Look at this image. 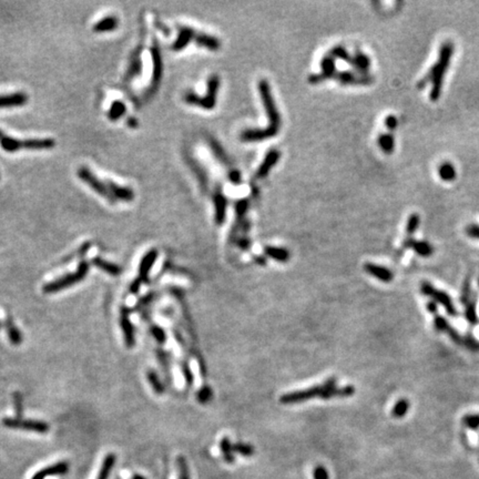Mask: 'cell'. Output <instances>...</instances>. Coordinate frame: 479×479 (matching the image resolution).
<instances>
[{
  "mask_svg": "<svg viewBox=\"0 0 479 479\" xmlns=\"http://www.w3.org/2000/svg\"><path fill=\"white\" fill-rule=\"evenodd\" d=\"M454 50H455V46L453 42L451 41L443 42L441 49H439L437 62H436V64L429 69L428 73H427L426 76L418 82L417 87L419 89H423L427 84H429L430 82L431 90L429 97L431 101H437L439 99V97H441L444 76H445L447 69H448L449 67L450 59L454 54Z\"/></svg>",
  "mask_w": 479,
  "mask_h": 479,
  "instance_id": "6da1fadb",
  "label": "cell"
},
{
  "mask_svg": "<svg viewBox=\"0 0 479 479\" xmlns=\"http://www.w3.org/2000/svg\"><path fill=\"white\" fill-rule=\"evenodd\" d=\"M56 141L50 138L45 139H16L13 137L5 135V132L0 130V147L3 151L8 153H15L21 149L28 150H47V149L54 148Z\"/></svg>",
  "mask_w": 479,
  "mask_h": 479,
  "instance_id": "7a4b0ae2",
  "label": "cell"
},
{
  "mask_svg": "<svg viewBox=\"0 0 479 479\" xmlns=\"http://www.w3.org/2000/svg\"><path fill=\"white\" fill-rule=\"evenodd\" d=\"M335 386H336V379L329 378L322 385H316V386L306 388V390L303 391L291 392L288 393V394L282 395L280 402L282 404H285V405H289V404L303 403L306 402V400H309L315 397H321L324 399L326 392Z\"/></svg>",
  "mask_w": 479,
  "mask_h": 479,
  "instance_id": "3957f363",
  "label": "cell"
},
{
  "mask_svg": "<svg viewBox=\"0 0 479 479\" xmlns=\"http://www.w3.org/2000/svg\"><path fill=\"white\" fill-rule=\"evenodd\" d=\"M220 88V78L217 74H212L207 80V91L204 97H199L196 93L192 91H188L183 96V100L188 104L198 105L205 110H211L215 107L217 103V96Z\"/></svg>",
  "mask_w": 479,
  "mask_h": 479,
  "instance_id": "277c9868",
  "label": "cell"
},
{
  "mask_svg": "<svg viewBox=\"0 0 479 479\" xmlns=\"http://www.w3.org/2000/svg\"><path fill=\"white\" fill-rule=\"evenodd\" d=\"M258 92H260L263 107H264L266 115H268L269 128L278 132L281 127L280 112H278L275 101L273 99L269 82L265 79L258 82Z\"/></svg>",
  "mask_w": 479,
  "mask_h": 479,
  "instance_id": "5b68a950",
  "label": "cell"
},
{
  "mask_svg": "<svg viewBox=\"0 0 479 479\" xmlns=\"http://www.w3.org/2000/svg\"><path fill=\"white\" fill-rule=\"evenodd\" d=\"M88 271H89L88 262L81 261L76 272L69 273L65 276L57 278L56 281L50 282V283L46 284L42 290H44V292L46 294H52V293H57L61 290L68 289L70 286H73L74 284H77L78 282L84 280L86 275H87Z\"/></svg>",
  "mask_w": 479,
  "mask_h": 479,
  "instance_id": "8992f818",
  "label": "cell"
},
{
  "mask_svg": "<svg viewBox=\"0 0 479 479\" xmlns=\"http://www.w3.org/2000/svg\"><path fill=\"white\" fill-rule=\"evenodd\" d=\"M77 175L82 182L87 184L90 189H92L96 193L100 194L102 198L108 200L111 204L117 203V200L113 198V195L111 193H110L107 184H105V181H101V180L98 178V176L93 173L89 168L80 167L77 171Z\"/></svg>",
  "mask_w": 479,
  "mask_h": 479,
  "instance_id": "52a82bcc",
  "label": "cell"
},
{
  "mask_svg": "<svg viewBox=\"0 0 479 479\" xmlns=\"http://www.w3.org/2000/svg\"><path fill=\"white\" fill-rule=\"evenodd\" d=\"M3 426L11 429H21L34 431V433L45 434L49 430V425L41 421H31V419L22 418H9L6 417L2 419Z\"/></svg>",
  "mask_w": 479,
  "mask_h": 479,
  "instance_id": "ba28073f",
  "label": "cell"
},
{
  "mask_svg": "<svg viewBox=\"0 0 479 479\" xmlns=\"http://www.w3.org/2000/svg\"><path fill=\"white\" fill-rule=\"evenodd\" d=\"M421 289H422V292H423L424 295H427V296H429L430 298H433V300L435 301V303H439L441 305H443L444 308H446V311H447V313L449 314V315H451V316L457 315V311H456V308H455L453 302H451L450 297L447 295L445 292L435 289L433 285H430L429 283H426V282H424V283L422 284Z\"/></svg>",
  "mask_w": 479,
  "mask_h": 479,
  "instance_id": "9c48e42d",
  "label": "cell"
},
{
  "mask_svg": "<svg viewBox=\"0 0 479 479\" xmlns=\"http://www.w3.org/2000/svg\"><path fill=\"white\" fill-rule=\"evenodd\" d=\"M321 68L322 72L319 74H313L308 78V81L311 84H319V82L323 81L325 79H328V78L335 77L336 74V67H335V60L331 54H327V56L323 57V59L321 60Z\"/></svg>",
  "mask_w": 479,
  "mask_h": 479,
  "instance_id": "30bf717a",
  "label": "cell"
},
{
  "mask_svg": "<svg viewBox=\"0 0 479 479\" xmlns=\"http://www.w3.org/2000/svg\"><path fill=\"white\" fill-rule=\"evenodd\" d=\"M335 79L340 81L342 85H371L374 81V77L368 76V74H357L352 71H340L336 72Z\"/></svg>",
  "mask_w": 479,
  "mask_h": 479,
  "instance_id": "8fae6325",
  "label": "cell"
},
{
  "mask_svg": "<svg viewBox=\"0 0 479 479\" xmlns=\"http://www.w3.org/2000/svg\"><path fill=\"white\" fill-rule=\"evenodd\" d=\"M151 56H152V61H153V73H152V81H151L150 91L153 92V91H155L156 88H158V86L161 81V77H162V71H163L162 57H161L159 47L156 45L152 47Z\"/></svg>",
  "mask_w": 479,
  "mask_h": 479,
  "instance_id": "7c38bea8",
  "label": "cell"
},
{
  "mask_svg": "<svg viewBox=\"0 0 479 479\" xmlns=\"http://www.w3.org/2000/svg\"><path fill=\"white\" fill-rule=\"evenodd\" d=\"M120 326L122 329L125 345L129 348H132L136 344V335H135V326L129 319V312L125 308H121L120 314Z\"/></svg>",
  "mask_w": 479,
  "mask_h": 479,
  "instance_id": "4fadbf2b",
  "label": "cell"
},
{
  "mask_svg": "<svg viewBox=\"0 0 479 479\" xmlns=\"http://www.w3.org/2000/svg\"><path fill=\"white\" fill-rule=\"evenodd\" d=\"M27 102H28V96L21 91L7 93V95H0V109L22 107Z\"/></svg>",
  "mask_w": 479,
  "mask_h": 479,
  "instance_id": "5bb4252c",
  "label": "cell"
},
{
  "mask_svg": "<svg viewBox=\"0 0 479 479\" xmlns=\"http://www.w3.org/2000/svg\"><path fill=\"white\" fill-rule=\"evenodd\" d=\"M280 158H281V152L280 151L276 150V149H272V150H270L268 152V154L265 155V158H264V160H263V162L261 163V166L258 167V169H257V174H255L257 179L265 178V176L270 173V171L272 170V168L274 166H276Z\"/></svg>",
  "mask_w": 479,
  "mask_h": 479,
  "instance_id": "9a60e30c",
  "label": "cell"
},
{
  "mask_svg": "<svg viewBox=\"0 0 479 479\" xmlns=\"http://www.w3.org/2000/svg\"><path fill=\"white\" fill-rule=\"evenodd\" d=\"M213 202H214V209H215V214L214 219L215 222H217L218 225H222L225 221L226 218V207H227V201L226 198L223 194L222 190L218 189L213 193Z\"/></svg>",
  "mask_w": 479,
  "mask_h": 479,
  "instance_id": "2e32d148",
  "label": "cell"
},
{
  "mask_svg": "<svg viewBox=\"0 0 479 479\" xmlns=\"http://www.w3.org/2000/svg\"><path fill=\"white\" fill-rule=\"evenodd\" d=\"M158 258V251L152 249L144 254V257H142V260L140 262L139 266V280L144 283V282L148 281V276L150 271L152 270L153 265Z\"/></svg>",
  "mask_w": 479,
  "mask_h": 479,
  "instance_id": "e0dca14e",
  "label": "cell"
},
{
  "mask_svg": "<svg viewBox=\"0 0 479 479\" xmlns=\"http://www.w3.org/2000/svg\"><path fill=\"white\" fill-rule=\"evenodd\" d=\"M105 184H107L110 193L113 195V198H115L117 201L131 202L132 200L135 199V192H133L130 188L121 187L118 183L111 181V180H107Z\"/></svg>",
  "mask_w": 479,
  "mask_h": 479,
  "instance_id": "ac0fdd59",
  "label": "cell"
},
{
  "mask_svg": "<svg viewBox=\"0 0 479 479\" xmlns=\"http://www.w3.org/2000/svg\"><path fill=\"white\" fill-rule=\"evenodd\" d=\"M404 249H411L414 250L415 253H417L421 257H430L434 253V247L431 246L428 242L426 241H417L414 239H407L403 243Z\"/></svg>",
  "mask_w": 479,
  "mask_h": 479,
  "instance_id": "d6986e66",
  "label": "cell"
},
{
  "mask_svg": "<svg viewBox=\"0 0 479 479\" xmlns=\"http://www.w3.org/2000/svg\"><path fill=\"white\" fill-rule=\"evenodd\" d=\"M364 270L370 274V275L374 276L377 280L385 282V283H388V282L393 281L394 278V274L391 270H388L385 266H380L377 264H373V263H366L364 265Z\"/></svg>",
  "mask_w": 479,
  "mask_h": 479,
  "instance_id": "ffe728a7",
  "label": "cell"
},
{
  "mask_svg": "<svg viewBox=\"0 0 479 479\" xmlns=\"http://www.w3.org/2000/svg\"><path fill=\"white\" fill-rule=\"evenodd\" d=\"M69 469V464L67 462H59L57 464L46 467V468L39 470L33 476L31 479H46L49 476H58V475H64Z\"/></svg>",
  "mask_w": 479,
  "mask_h": 479,
  "instance_id": "44dd1931",
  "label": "cell"
},
{
  "mask_svg": "<svg viewBox=\"0 0 479 479\" xmlns=\"http://www.w3.org/2000/svg\"><path fill=\"white\" fill-rule=\"evenodd\" d=\"M196 31L190 27H182L179 30V36L172 45V49L174 51H181L186 47L189 46L191 41L194 40Z\"/></svg>",
  "mask_w": 479,
  "mask_h": 479,
  "instance_id": "7402d4cb",
  "label": "cell"
},
{
  "mask_svg": "<svg viewBox=\"0 0 479 479\" xmlns=\"http://www.w3.org/2000/svg\"><path fill=\"white\" fill-rule=\"evenodd\" d=\"M194 41L196 42V45L198 46L211 51H217L220 49V47H221V44H220L218 38L210 36V34H206L196 33L194 37Z\"/></svg>",
  "mask_w": 479,
  "mask_h": 479,
  "instance_id": "603a6c76",
  "label": "cell"
},
{
  "mask_svg": "<svg viewBox=\"0 0 479 479\" xmlns=\"http://www.w3.org/2000/svg\"><path fill=\"white\" fill-rule=\"evenodd\" d=\"M118 25H119V20L115 16H108V17L102 18L101 20L96 22L92 27V30L95 33L102 34V33H110V31H113L118 28Z\"/></svg>",
  "mask_w": 479,
  "mask_h": 479,
  "instance_id": "cb8c5ba5",
  "label": "cell"
},
{
  "mask_svg": "<svg viewBox=\"0 0 479 479\" xmlns=\"http://www.w3.org/2000/svg\"><path fill=\"white\" fill-rule=\"evenodd\" d=\"M92 264L95 265L96 268L102 270L103 272L108 273L112 276L120 275V273L122 272V269H121L119 265H117V264H115V263H111L109 261H105L100 257H93L92 258Z\"/></svg>",
  "mask_w": 479,
  "mask_h": 479,
  "instance_id": "d4e9b609",
  "label": "cell"
},
{
  "mask_svg": "<svg viewBox=\"0 0 479 479\" xmlns=\"http://www.w3.org/2000/svg\"><path fill=\"white\" fill-rule=\"evenodd\" d=\"M349 65L354 67L360 74H367V71L371 68V60L365 53L357 52L354 57H352V61Z\"/></svg>",
  "mask_w": 479,
  "mask_h": 479,
  "instance_id": "484cf974",
  "label": "cell"
},
{
  "mask_svg": "<svg viewBox=\"0 0 479 479\" xmlns=\"http://www.w3.org/2000/svg\"><path fill=\"white\" fill-rule=\"evenodd\" d=\"M264 253L268 257L281 263H286L290 260L291 257V254L288 250L283 249V247H276V246H266L264 249Z\"/></svg>",
  "mask_w": 479,
  "mask_h": 479,
  "instance_id": "4316f807",
  "label": "cell"
},
{
  "mask_svg": "<svg viewBox=\"0 0 479 479\" xmlns=\"http://www.w3.org/2000/svg\"><path fill=\"white\" fill-rule=\"evenodd\" d=\"M378 147L386 154H392L395 149V138L392 133H382L377 140Z\"/></svg>",
  "mask_w": 479,
  "mask_h": 479,
  "instance_id": "83f0119b",
  "label": "cell"
},
{
  "mask_svg": "<svg viewBox=\"0 0 479 479\" xmlns=\"http://www.w3.org/2000/svg\"><path fill=\"white\" fill-rule=\"evenodd\" d=\"M438 174L439 178H441L443 181L445 182L454 181V180L456 179V169H455L454 164H451L449 162H445L439 166Z\"/></svg>",
  "mask_w": 479,
  "mask_h": 479,
  "instance_id": "f1b7e54d",
  "label": "cell"
},
{
  "mask_svg": "<svg viewBox=\"0 0 479 479\" xmlns=\"http://www.w3.org/2000/svg\"><path fill=\"white\" fill-rule=\"evenodd\" d=\"M6 331L9 336V340L14 345H19L22 342V335L17 326L14 324L11 317H7L6 320Z\"/></svg>",
  "mask_w": 479,
  "mask_h": 479,
  "instance_id": "f546056e",
  "label": "cell"
},
{
  "mask_svg": "<svg viewBox=\"0 0 479 479\" xmlns=\"http://www.w3.org/2000/svg\"><path fill=\"white\" fill-rule=\"evenodd\" d=\"M116 464V456L113 454H109L105 456L103 462H102L101 468L99 475H98L97 479H108L110 474H111V470L113 468V466Z\"/></svg>",
  "mask_w": 479,
  "mask_h": 479,
  "instance_id": "4dcf8cb0",
  "label": "cell"
},
{
  "mask_svg": "<svg viewBox=\"0 0 479 479\" xmlns=\"http://www.w3.org/2000/svg\"><path fill=\"white\" fill-rule=\"evenodd\" d=\"M125 112H127V107H125V104L122 101L116 100L112 102L111 107L109 109L108 118L111 121H118Z\"/></svg>",
  "mask_w": 479,
  "mask_h": 479,
  "instance_id": "1f68e13d",
  "label": "cell"
},
{
  "mask_svg": "<svg viewBox=\"0 0 479 479\" xmlns=\"http://www.w3.org/2000/svg\"><path fill=\"white\" fill-rule=\"evenodd\" d=\"M220 449H221L223 458H224V461L227 464H233L235 459L233 456V445L229 438L224 437L221 439V442H220Z\"/></svg>",
  "mask_w": 479,
  "mask_h": 479,
  "instance_id": "d6a6232c",
  "label": "cell"
},
{
  "mask_svg": "<svg viewBox=\"0 0 479 479\" xmlns=\"http://www.w3.org/2000/svg\"><path fill=\"white\" fill-rule=\"evenodd\" d=\"M408 410H410V402L405 398H402L393 407L392 415L396 418H402L407 414Z\"/></svg>",
  "mask_w": 479,
  "mask_h": 479,
  "instance_id": "836d02e7",
  "label": "cell"
},
{
  "mask_svg": "<svg viewBox=\"0 0 479 479\" xmlns=\"http://www.w3.org/2000/svg\"><path fill=\"white\" fill-rule=\"evenodd\" d=\"M148 380H149V383H150L151 385V387L153 388V391H154L156 394H163L164 393V386H163V384L161 383V380L159 378V376L158 374L154 371H149L148 372Z\"/></svg>",
  "mask_w": 479,
  "mask_h": 479,
  "instance_id": "e575fe53",
  "label": "cell"
},
{
  "mask_svg": "<svg viewBox=\"0 0 479 479\" xmlns=\"http://www.w3.org/2000/svg\"><path fill=\"white\" fill-rule=\"evenodd\" d=\"M329 54H331L333 58H337V59H340V60H343L345 62H347V64H351V61H352L351 54H349L347 52V50L342 46L334 47V48L332 49L331 52H329Z\"/></svg>",
  "mask_w": 479,
  "mask_h": 479,
  "instance_id": "d590c367",
  "label": "cell"
},
{
  "mask_svg": "<svg viewBox=\"0 0 479 479\" xmlns=\"http://www.w3.org/2000/svg\"><path fill=\"white\" fill-rule=\"evenodd\" d=\"M233 453H238L244 457H250L254 454V447L250 444L237 443L233 445Z\"/></svg>",
  "mask_w": 479,
  "mask_h": 479,
  "instance_id": "8d00e7d4",
  "label": "cell"
},
{
  "mask_svg": "<svg viewBox=\"0 0 479 479\" xmlns=\"http://www.w3.org/2000/svg\"><path fill=\"white\" fill-rule=\"evenodd\" d=\"M421 224V218H419L418 214H411L410 218L407 220V224H406V234L407 235H413Z\"/></svg>",
  "mask_w": 479,
  "mask_h": 479,
  "instance_id": "74e56055",
  "label": "cell"
},
{
  "mask_svg": "<svg viewBox=\"0 0 479 479\" xmlns=\"http://www.w3.org/2000/svg\"><path fill=\"white\" fill-rule=\"evenodd\" d=\"M196 397H198V400L201 404H206L210 402L212 397H213V392H212L209 386H203L201 390L198 392Z\"/></svg>",
  "mask_w": 479,
  "mask_h": 479,
  "instance_id": "f35d334b",
  "label": "cell"
},
{
  "mask_svg": "<svg viewBox=\"0 0 479 479\" xmlns=\"http://www.w3.org/2000/svg\"><path fill=\"white\" fill-rule=\"evenodd\" d=\"M141 70H142V62H141V60H140L139 58H137L136 60H133L131 62L130 67H129L127 76H128V78H132V77L138 76V74L141 73Z\"/></svg>",
  "mask_w": 479,
  "mask_h": 479,
  "instance_id": "ab89813d",
  "label": "cell"
},
{
  "mask_svg": "<svg viewBox=\"0 0 479 479\" xmlns=\"http://www.w3.org/2000/svg\"><path fill=\"white\" fill-rule=\"evenodd\" d=\"M151 333H152L153 337H154L155 341L158 342L159 344L166 343L167 334H166V332H164V329L162 327L156 326V325H153V326L151 327Z\"/></svg>",
  "mask_w": 479,
  "mask_h": 479,
  "instance_id": "60d3db41",
  "label": "cell"
},
{
  "mask_svg": "<svg viewBox=\"0 0 479 479\" xmlns=\"http://www.w3.org/2000/svg\"><path fill=\"white\" fill-rule=\"evenodd\" d=\"M178 467H179V478L180 479H190L189 469H188V464L186 459L183 457L178 458Z\"/></svg>",
  "mask_w": 479,
  "mask_h": 479,
  "instance_id": "b9f144b4",
  "label": "cell"
},
{
  "mask_svg": "<svg viewBox=\"0 0 479 479\" xmlns=\"http://www.w3.org/2000/svg\"><path fill=\"white\" fill-rule=\"evenodd\" d=\"M469 304L467 305L466 308V316L467 320L470 324H476L477 323V314H476V308H475V303L473 301H468Z\"/></svg>",
  "mask_w": 479,
  "mask_h": 479,
  "instance_id": "7bdbcfd3",
  "label": "cell"
},
{
  "mask_svg": "<svg viewBox=\"0 0 479 479\" xmlns=\"http://www.w3.org/2000/svg\"><path fill=\"white\" fill-rule=\"evenodd\" d=\"M247 207H249V202L246 200H240L235 204V212H237V217L240 220H243L244 215L247 211Z\"/></svg>",
  "mask_w": 479,
  "mask_h": 479,
  "instance_id": "ee69618b",
  "label": "cell"
},
{
  "mask_svg": "<svg viewBox=\"0 0 479 479\" xmlns=\"http://www.w3.org/2000/svg\"><path fill=\"white\" fill-rule=\"evenodd\" d=\"M14 405H15V411H16V415H17V418H20L22 414V397L20 393L17 392L14 394Z\"/></svg>",
  "mask_w": 479,
  "mask_h": 479,
  "instance_id": "f6af8a7d",
  "label": "cell"
},
{
  "mask_svg": "<svg viewBox=\"0 0 479 479\" xmlns=\"http://www.w3.org/2000/svg\"><path fill=\"white\" fill-rule=\"evenodd\" d=\"M465 425L468 427V428L476 429L479 427V415H470L466 416L464 418Z\"/></svg>",
  "mask_w": 479,
  "mask_h": 479,
  "instance_id": "bcb514c9",
  "label": "cell"
},
{
  "mask_svg": "<svg viewBox=\"0 0 479 479\" xmlns=\"http://www.w3.org/2000/svg\"><path fill=\"white\" fill-rule=\"evenodd\" d=\"M398 125V120L394 115H390L385 119V127L390 131H394Z\"/></svg>",
  "mask_w": 479,
  "mask_h": 479,
  "instance_id": "7dc6e473",
  "label": "cell"
},
{
  "mask_svg": "<svg viewBox=\"0 0 479 479\" xmlns=\"http://www.w3.org/2000/svg\"><path fill=\"white\" fill-rule=\"evenodd\" d=\"M314 479H328L329 475L327 473V470L323 466H317L315 469H314Z\"/></svg>",
  "mask_w": 479,
  "mask_h": 479,
  "instance_id": "c3c4849f",
  "label": "cell"
},
{
  "mask_svg": "<svg viewBox=\"0 0 479 479\" xmlns=\"http://www.w3.org/2000/svg\"><path fill=\"white\" fill-rule=\"evenodd\" d=\"M182 372H183V376H184V378H186L188 385L191 386L192 383H193V374H192L189 366H188L186 363L182 364Z\"/></svg>",
  "mask_w": 479,
  "mask_h": 479,
  "instance_id": "681fc988",
  "label": "cell"
},
{
  "mask_svg": "<svg viewBox=\"0 0 479 479\" xmlns=\"http://www.w3.org/2000/svg\"><path fill=\"white\" fill-rule=\"evenodd\" d=\"M466 234L473 239L479 240V225L472 224L466 227Z\"/></svg>",
  "mask_w": 479,
  "mask_h": 479,
  "instance_id": "f907efd6",
  "label": "cell"
},
{
  "mask_svg": "<svg viewBox=\"0 0 479 479\" xmlns=\"http://www.w3.org/2000/svg\"><path fill=\"white\" fill-rule=\"evenodd\" d=\"M229 179H230V181L233 182L234 184H239L240 182H241V173H240L238 170L233 169V170L230 171Z\"/></svg>",
  "mask_w": 479,
  "mask_h": 479,
  "instance_id": "816d5d0a",
  "label": "cell"
},
{
  "mask_svg": "<svg viewBox=\"0 0 479 479\" xmlns=\"http://www.w3.org/2000/svg\"><path fill=\"white\" fill-rule=\"evenodd\" d=\"M237 244L241 247L242 250H247V249H250L251 242L247 238H241V239L237 240Z\"/></svg>",
  "mask_w": 479,
  "mask_h": 479,
  "instance_id": "f5cc1de1",
  "label": "cell"
},
{
  "mask_svg": "<svg viewBox=\"0 0 479 479\" xmlns=\"http://www.w3.org/2000/svg\"><path fill=\"white\" fill-rule=\"evenodd\" d=\"M142 284L143 283L139 280V278H136V280L133 281L132 283H131V285H130V293L131 294H137V293H138L140 288H141V285H142Z\"/></svg>",
  "mask_w": 479,
  "mask_h": 479,
  "instance_id": "db71d44e",
  "label": "cell"
},
{
  "mask_svg": "<svg viewBox=\"0 0 479 479\" xmlns=\"http://www.w3.org/2000/svg\"><path fill=\"white\" fill-rule=\"evenodd\" d=\"M127 123H128V125L130 128H137V127H138V124H139L138 120H137L136 118H129Z\"/></svg>",
  "mask_w": 479,
  "mask_h": 479,
  "instance_id": "11a10c76",
  "label": "cell"
},
{
  "mask_svg": "<svg viewBox=\"0 0 479 479\" xmlns=\"http://www.w3.org/2000/svg\"><path fill=\"white\" fill-rule=\"evenodd\" d=\"M427 308H428V311L433 314H436V311H437V306H436L435 302H430V303L427 304Z\"/></svg>",
  "mask_w": 479,
  "mask_h": 479,
  "instance_id": "9f6ffc18",
  "label": "cell"
},
{
  "mask_svg": "<svg viewBox=\"0 0 479 479\" xmlns=\"http://www.w3.org/2000/svg\"><path fill=\"white\" fill-rule=\"evenodd\" d=\"M255 262L258 263V264L263 265V264H265V263H266V257H255Z\"/></svg>",
  "mask_w": 479,
  "mask_h": 479,
  "instance_id": "6f0895ef",
  "label": "cell"
},
{
  "mask_svg": "<svg viewBox=\"0 0 479 479\" xmlns=\"http://www.w3.org/2000/svg\"><path fill=\"white\" fill-rule=\"evenodd\" d=\"M132 479H145V478L143 476H141V475H135Z\"/></svg>",
  "mask_w": 479,
  "mask_h": 479,
  "instance_id": "680465c9",
  "label": "cell"
}]
</instances>
